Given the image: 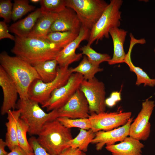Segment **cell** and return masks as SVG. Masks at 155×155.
<instances>
[{"label":"cell","instance_id":"cell-1","mask_svg":"<svg viewBox=\"0 0 155 155\" xmlns=\"http://www.w3.org/2000/svg\"><path fill=\"white\" fill-rule=\"evenodd\" d=\"M14 46L11 50L16 56L33 66L37 63L56 59L63 48L47 39L15 36Z\"/></svg>","mask_w":155,"mask_h":155},{"label":"cell","instance_id":"cell-2","mask_svg":"<svg viewBox=\"0 0 155 155\" xmlns=\"http://www.w3.org/2000/svg\"><path fill=\"white\" fill-rule=\"evenodd\" d=\"M0 63L16 85L20 99H29L31 84L35 80L40 79L34 67L18 57L9 55L5 51L0 54Z\"/></svg>","mask_w":155,"mask_h":155},{"label":"cell","instance_id":"cell-3","mask_svg":"<svg viewBox=\"0 0 155 155\" xmlns=\"http://www.w3.org/2000/svg\"><path fill=\"white\" fill-rule=\"evenodd\" d=\"M38 135L39 143L52 155H59L69 147L68 143L73 138L70 129L57 118L46 123Z\"/></svg>","mask_w":155,"mask_h":155},{"label":"cell","instance_id":"cell-4","mask_svg":"<svg viewBox=\"0 0 155 155\" xmlns=\"http://www.w3.org/2000/svg\"><path fill=\"white\" fill-rule=\"evenodd\" d=\"M39 104L29 98L17 101L16 108L20 110V118L28 125L30 135H38L46 123L58 117L57 109L46 113Z\"/></svg>","mask_w":155,"mask_h":155},{"label":"cell","instance_id":"cell-5","mask_svg":"<svg viewBox=\"0 0 155 155\" xmlns=\"http://www.w3.org/2000/svg\"><path fill=\"white\" fill-rule=\"evenodd\" d=\"M122 0H111L103 13L90 31L87 44L97 43L104 38H109L111 29L121 25Z\"/></svg>","mask_w":155,"mask_h":155},{"label":"cell","instance_id":"cell-6","mask_svg":"<svg viewBox=\"0 0 155 155\" xmlns=\"http://www.w3.org/2000/svg\"><path fill=\"white\" fill-rule=\"evenodd\" d=\"M66 7L76 13L82 26L90 31L108 3L103 0H66Z\"/></svg>","mask_w":155,"mask_h":155},{"label":"cell","instance_id":"cell-7","mask_svg":"<svg viewBox=\"0 0 155 155\" xmlns=\"http://www.w3.org/2000/svg\"><path fill=\"white\" fill-rule=\"evenodd\" d=\"M72 74L70 68L58 66L57 76L52 81L45 83L37 79L32 82L28 89L29 98L43 105L54 90L66 84Z\"/></svg>","mask_w":155,"mask_h":155},{"label":"cell","instance_id":"cell-8","mask_svg":"<svg viewBox=\"0 0 155 155\" xmlns=\"http://www.w3.org/2000/svg\"><path fill=\"white\" fill-rule=\"evenodd\" d=\"M84 80L82 74L77 73H72L66 84L54 90L42 107L46 108L47 111L60 108L79 89Z\"/></svg>","mask_w":155,"mask_h":155},{"label":"cell","instance_id":"cell-9","mask_svg":"<svg viewBox=\"0 0 155 155\" xmlns=\"http://www.w3.org/2000/svg\"><path fill=\"white\" fill-rule=\"evenodd\" d=\"M79 89L83 93L88 102L90 114L105 112L106 93L103 82L95 77L89 80H84Z\"/></svg>","mask_w":155,"mask_h":155},{"label":"cell","instance_id":"cell-10","mask_svg":"<svg viewBox=\"0 0 155 155\" xmlns=\"http://www.w3.org/2000/svg\"><path fill=\"white\" fill-rule=\"evenodd\" d=\"M131 115V112H104L90 114L88 118L91 129L96 133L100 131H110L121 127L127 123Z\"/></svg>","mask_w":155,"mask_h":155},{"label":"cell","instance_id":"cell-11","mask_svg":"<svg viewBox=\"0 0 155 155\" xmlns=\"http://www.w3.org/2000/svg\"><path fill=\"white\" fill-rule=\"evenodd\" d=\"M141 109L131 125L129 136L139 141L147 140L151 131L149 120L155 106L154 101L147 99L142 103Z\"/></svg>","mask_w":155,"mask_h":155},{"label":"cell","instance_id":"cell-12","mask_svg":"<svg viewBox=\"0 0 155 155\" xmlns=\"http://www.w3.org/2000/svg\"><path fill=\"white\" fill-rule=\"evenodd\" d=\"M58 117L73 119L88 118L90 115L88 102L79 89L62 107L57 109Z\"/></svg>","mask_w":155,"mask_h":155},{"label":"cell","instance_id":"cell-13","mask_svg":"<svg viewBox=\"0 0 155 155\" xmlns=\"http://www.w3.org/2000/svg\"><path fill=\"white\" fill-rule=\"evenodd\" d=\"M90 32L89 29L82 26L78 36L59 53L56 60L59 67H68L69 65L81 59L83 54H77L75 51L82 41L88 40Z\"/></svg>","mask_w":155,"mask_h":155},{"label":"cell","instance_id":"cell-14","mask_svg":"<svg viewBox=\"0 0 155 155\" xmlns=\"http://www.w3.org/2000/svg\"><path fill=\"white\" fill-rule=\"evenodd\" d=\"M133 118L131 117L124 125L108 131H100L95 133L91 144L95 145L97 151L101 150L106 145L115 144L116 142L123 141L129 136L130 128Z\"/></svg>","mask_w":155,"mask_h":155},{"label":"cell","instance_id":"cell-15","mask_svg":"<svg viewBox=\"0 0 155 155\" xmlns=\"http://www.w3.org/2000/svg\"><path fill=\"white\" fill-rule=\"evenodd\" d=\"M0 85L3 94V100L1 114L4 115L10 110L16 108L18 90L15 84L0 65Z\"/></svg>","mask_w":155,"mask_h":155},{"label":"cell","instance_id":"cell-16","mask_svg":"<svg viewBox=\"0 0 155 155\" xmlns=\"http://www.w3.org/2000/svg\"><path fill=\"white\" fill-rule=\"evenodd\" d=\"M58 14V16L53 24L49 32L70 31L79 34L82 24L74 11L66 7Z\"/></svg>","mask_w":155,"mask_h":155},{"label":"cell","instance_id":"cell-17","mask_svg":"<svg viewBox=\"0 0 155 155\" xmlns=\"http://www.w3.org/2000/svg\"><path fill=\"white\" fill-rule=\"evenodd\" d=\"M144 147L140 141L129 136L119 143L106 146L105 148L112 155H142Z\"/></svg>","mask_w":155,"mask_h":155},{"label":"cell","instance_id":"cell-18","mask_svg":"<svg viewBox=\"0 0 155 155\" xmlns=\"http://www.w3.org/2000/svg\"><path fill=\"white\" fill-rule=\"evenodd\" d=\"M127 31L124 30L114 27L109 31L113 43V53L112 57L108 62L110 65H113L124 63L126 54L124 44Z\"/></svg>","mask_w":155,"mask_h":155},{"label":"cell","instance_id":"cell-19","mask_svg":"<svg viewBox=\"0 0 155 155\" xmlns=\"http://www.w3.org/2000/svg\"><path fill=\"white\" fill-rule=\"evenodd\" d=\"M130 44L128 51L126 54L124 63H125L129 68L131 71L134 72L137 76V80L135 84L139 86L143 84L144 86L154 87L155 86V78H151L140 67L135 66L133 63L131 58V54L132 49L134 46L136 44L142 43L141 39L135 38L133 35H130Z\"/></svg>","mask_w":155,"mask_h":155},{"label":"cell","instance_id":"cell-20","mask_svg":"<svg viewBox=\"0 0 155 155\" xmlns=\"http://www.w3.org/2000/svg\"><path fill=\"white\" fill-rule=\"evenodd\" d=\"M42 14L40 8H38L24 18L11 25L9 30L19 37H27Z\"/></svg>","mask_w":155,"mask_h":155},{"label":"cell","instance_id":"cell-21","mask_svg":"<svg viewBox=\"0 0 155 155\" xmlns=\"http://www.w3.org/2000/svg\"><path fill=\"white\" fill-rule=\"evenodd\" d=\"M7 114L8 121L5 124L7 131L5 141L7 146L11 151L16 146H19L17 137V124L20 118L21 111L19 109L10 110Z\"/></svg>","mask_w":155,"mask_h":155},{"label":"cell","instance_id":"cell-22","mask_svg":"<svg viewBox=\"0 0 155 155\" xmlns=\"http://www.w3.org/2000/svg\"><path fill=\"white\" fill-rule=\"evenodd\" d=\"M58 16V13H42L28 36L47 39L50 29Z\"/></svg>","mask_w":155,"mask_h":155},{"label":"cell","instance_id":"cell-23","mask_svg":"<svg viewBox=\"0 0 155 155\" xmlns=\"http://www.w3.org/2000/svg\"><path fill=\"white\" fill-rule=\"evenodd\" d=\"M57 64L56 59H53L41 62L33 66L42 81L47 83L52 81L56 78Z\"/></svg>","mask_w":155,"mask_h":155},{"label":"cell","instance_id":"cell-24","mask_svg":"<svg viewBox=\"0 0 155 155\" xmlns=\"http://www.w3.org/2000/svg\"><path fill=\"white\" fill-rule=\"evenodd\" d=\"M95 133L91 129L86 130L80 129L78 134L68 142L69 147L78 149L85 152H87L89 144L94 139Z\"/></svg>","mask_w":155,"mask_h":155},{"label":"cell","instance_id":"cell-25","mask_svg":"<svg viewBox=\"0 0 155 155\" xmlns=\"http://www.w3.org/2000/svg\"><path fill=\"white\" fill-rule=\"evenodd\" d=\"M71 72L77 73L82 74L84 80H89L95 77L97 73L103 71V68L99 66L94 65L91 63L85 55L82 61L77 67L74 68H70Z\"/></svg>","mask_w":155,"mask_h":155},{"label":"cell","instance_id":"cell-26","mask_svg":"<svg viewBox=\"0 0 155 155\" xmlns=\"http://www.w3.org/2000/svg\"><path fill=\"white\" fill-rule=\"evenodd\" d=\"M78 34L70 31L53 32L48 34L47 39L63 49L74 40Z\"/></svg>","mask_w":155,"mask_h":155},{"label":"cell","instance_id":"cell-27","mask_svg":"<svg viewBox=\"0 0 155 155\" xmlns=\"http://www.w3.org/2000/svg\"><path fill=\"white\" fill-rule=\"evenodd\" d=\"M28 125L20 118L17 124V137L19 146L28 152H33L27 137L28 133Z\"/></svg>","mask_w":155,"mask_h":155},{"label":"cell","instance_id":"cell-28","mask_svg":"<svg viewBox=\"0 0 155 155\" xmlns=\"http://www.w3.org/2000/svg\"><path fill=\"white\" fill-rule=\"evenodd\" d=\"M28 0H15L13 4L11 20L15 22L28 13L34 11L36 7L29 3Z\"/></svg>","mask_w":155,"mask_h":155},{"label":"cell","instance_id":"cell-29","mask_svg":"<svg viewBox=\"0 0 155 155\" xmlns=\"http://www.w3.org/2000/svg\"><path fill=\"white\" fill-rule=\"evenodd\" d=\"M80 50L82 54L85 55L88 60L92 64L97 66L104 62H108L111 58L108 54L97 52L91 46L87 44L82 46Z\"/></svg>","mask_w":155,"mask_h":155},{"label":"cell","instance_id":"cell-30","mask_svg":"<svg viewBox=\"0 0 155 155\" xmlns=\"http://www.w3.org/2000/svg\"><path fill=\"white\" fill-rule=\"evenodd\" d=\"M40 7L42 13H58L66 7V0H41Z\"/></svg>","mask_w":155,"mask_h":155},{"label":"cell","instance_id":"cell-31","mask_svg":"<svg viewBox=\"0 0 155 155\" xmlns=\"http://www.w3.org/2000/svg\"><path fill=\"white\" fill-rule=\"evenodd\" d=\"M57 119L64 126L69 129L77 127L86 130L91 129L88 118L73 119L66 117H59Z\"/></svg>","mask_w":155,"mask_h":155},{"label":"cell","instance_id":"cell-32","mask_svg":"<svg viewBox=\"0 0 155 155\" xmlns=\"http://www.w3.org/2000/svg\"><path fill=\"white\" fill-rule=\"evenodd\" d=\"M13 6L11 0L0 1V17L6 23H9L11 20Z\"/></svg>","mask_w":155,"mask_h":155},{"label":"cell","instance_id":"cell-33","mask_svg":"<svg viewBox=\"0 0 155 155\" xmlns=\"http://www.w3.org/2000/svg\"><path fill=\"white\" fill-rule=\"evenodd\" d=\"M34 155H52L48 153L38 142L37 138L32 136L28 140Z\"/></svg>","mask_w":155,"mask_h":155},{"label":"cell","instance_id":"cell-34","mask_svg":"<svg viewBox=\"0 0 155 155\" xmlns=\"http://www.w3.org/2000/svg\"><path fill=\"white\" fill-rule=\"evenodd\" d=\"M8 29L6 22L4 21L0 22V39L8 38L15 41V37L9 32Z\"/></svg>","mask_w":155,"mask_h":155},{"label":"cell","instance_id":"cell-35","mask_svg":"<svg viewBox=\"0 0 155 155\" xmlns=\"http://www.w3.org/2000/svg\"><path fill=\"white\" fill-rule=\"evenodd\" d=\"M121 100V92L114 91L111 94L109 97L106 99L105 103L106 105L109 107H112Z\"/></svg>","mask_w":155,"mask_h":155},{"label":"cell","instance_id":"cell-36","mask_svg":"<svg viewBox=\"0 0 155 155\" xmlns=\"http://www.w3.org/2000/svg\"><path fill=\"white\" fill-rule=\"evenodd\" d=\"M59 155H86L85 152L78 149L69 147L62 152Z\"/></svg>","mask_w":155,"mask_h":155},{"label":"cell","instance_id":"cell-37","mask_svg":"<svg viewBox=\"0 0 155 155\" xmlns=\"http://www.w3.org/2000/svg\"><path fill=\"white\" fill-rule=\"evenodd\" d=\"M7 155H34L33 152H27L19 146H16Z\"/></svg>","mask_w":155,"mask_h":155},{"label":"cell","instance_id":"cell-38","mask_svg":"<svg viewBox=\"0 0 155 155\" xmlns=\"http://www.w3.org/2000/svg\"><path fill=\"white\" fill-rule=\"evenodd\" d=\"M7 146L5 141L1 138L0 139V155H7L8 153L5 150V147Z\"/></svg>","mask_w":155,"mask_h":155},{"label":"cell","instance_id":"cell-39","mask_svg":"<svg viewBox=\"0 0 155 155\" xmlns=\"http://www.w3.org/2000/svg\"><path fill=\"white\" fill-rule=\"evenodd\" d=\"M40 0H31L30 1L33 3H36L39 2H40Z\"/></svg>","mask_w":155,"mask_h":155},{"label":"cell","instance_id":"cell-40","mask_svg":"<svg viewBox=\"0 0 155 155\" xmlns=\"http://www.w3.org/2000/svg\"><path fill=\"white\" fill-rule=\"evenodd\" d=\"M154 52H155V49H154Z\"/></svg>","mask_w":155,"mask_h":155}]
</instances>
